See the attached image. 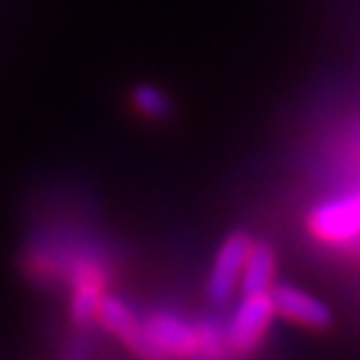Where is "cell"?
I'll list each match as a JSON object with an SVG mask.
<instances>
[{
  "instance_id": "cell-5",
  "label": "cell",
  "mask_w": 360,
  "mask_h": 360,
  "mask_svg": "<svg viewBox=\"0 0 360 360\" xmlns=\"http://www.w3.org/2000/svg\"><path fill=\"white\" fill-rule=\"evenodd\" d=\"M143 326L155 348L168 360L198 355V326L186 321L183 315L173 313V310H153L143 321Z\"/></svg>"
},
{
  "instance_id": "cell-6",
  "label": "cell",
  "mask_w": 360,
  "mask_h": 360,
  "mask_svg": "<svg viewBox=\"0 0 360 360\" xmlns=\"http://www.w3.org/2000/svg\"><path fill=\"white\" fill-rule=\"evenodd\" d=\"M270 298H273L276 315L295 323V326L310 328V330H326V328L333 326V310L323 300L300 290V288L288 285V283H276L270 288Z\"/></svg>"
},
{
  "instance_id": "cell-2",
  "label": "cell",
  "mask_w": 360,
  "mask_h": 360,
  "mask_svg": "<svg viewBox=\"0 0 360 360\" xmlns=\"http://www.w3.org/2000/svg\"><path fill=\"white\" fill-rule=\"evenodd\" d=\"M308 231L323 243H348L360 236V188L315 205L308 215Z\"/></svg>"
},
{
  "instance_id": "cell-7",
  "label": "cell",
  "mask_w": 360,
  "mask_h": 360,
  "mask_svg": "<svg viewBox=\"0 0 360 360\" xmlns=\"http://www.w3.org/2000/svg\"><path fill=\"white\" fill-rule=\"evenodd\" d=\"M105 278L96 263H80L73 276V295H70V315L73 321L85 326L98 321V308L105 295Z\"/></svg>"
},
{
  "instance_id": "cell-3",
  "label": "cell",
  "mask_w": 360,
  "mask_h": 360,
  "mask_svg": "<svg viewBox=\"0 0 360 360\" xmlns=\"http://www.w3.org/2000/svg\"><path fill=\"white\" fill-rule=\"evenodd\" d=\"M250 245H253V238L245 231H233L220 243L208 276V298L215 305H225L240 288L243 265H245Z\"/></svg>"
},
{
  "instance_id": "cell-1",
  "label": "cell",
  "mask_w": 360,
  "mask_h": 360,
  "mask_svg": "<svg viewBox=\"0 0 360 360\" xmlns=\"http://www.w3.org/2000/svg\"><path fill=\"white\" fill-rule=\"evenodd\" d=\"M273 318H276V308H273L270 292L243 295L238 308L233 310L231 323L225 328L228 348H233L236 353H253L263 343Z\"/></svg>"
},
{
  "instance_id": "cell-8",
  "label": "cell",
  "mask_w": 360,
  "mask_h": 360,
  "mask_svg": "<svg viewBox=\"0 0 360 360\" xmlns=\"http://www.w3.org/2000/svg\"><path fill=\"white\" fill-rule=\"evenodd\" d=\"M276 285V250L263 240H253L248 250L245 265L240 276V292L253 295V292H270Z\"/></svg>"
},
{
  "instance_id": "cell-9",
  "label": "cell",
  "mask_w": 360,
  "mask_h": 360,
  "mask_svg": "<svg viewBox=\"0 0 360 360\" xmlns=\"http://www.w3.org/2000/svg\"><path fill=\"white\" fill-rule=\"evenodd\" d=\"M130 101H133L135 110L141 112V115H146V118L163 120L173 112V101H170L168 93L150 83L135 85L133 93H130Z\"/></svg>"
},
{
  "instance_id": "cell-4",
  "label": "cell",
  "mask_w": 360,
  "mask_h": 360,
  "mask_svg": "<svg viewBox=\"0 0 360 360\" xmlns=\"http://www.w3.org/2000/svg\"><path fill=\"white\" fill-rule=\"evenodd\" d=\"M98 323L105 328L108 333H112L115 338H120L138 358L143 360H168L160 350L155 348V343L148 335L143 321H138V315L130 310L128 303H123L115 295H103L101 308H98Z\"/></svg>"
}]
</instances>
